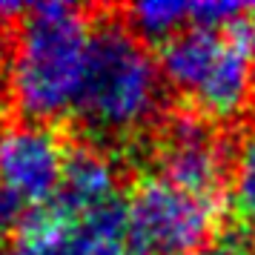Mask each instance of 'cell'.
<instances>
[{"label": "cell", "instance_id": "1", "mask_svg": "<svg viewBox=\"0 0 255 255\" xmlns=\"http://www.w3.org/2000/svg\"><path fill=\"white\" fill-rule=\"evenodd\" d=\"M92 26L86 14L60 0L29 6L14 49L12 92L29 124H43L78 109L86 81Z\"/></svg>", "mask_w": 255, "mask_h": 255}, {"label": "cell", "instance_id": "2", "mask_svg": "<svg viewBox=\"0 0 255 255\" xmlns=\"http://www.w3.org/2000/svg\"><path fill=\"white\" fill-rule=\"evenodd\" d=\"M161 81L158 58L143 40L124 20L106 17L92 26L86 81L75 112L95 135L124 138L155 118Z\"/></svg>", "mask_w": 255, "mask_h": 255}, {"label": "cell", "instance_id": "3", "mask_svg": "<svg viewBox=\"0 0 255 255\" xmlns=\"http://www.w3.org/2000/svg\"><path fill=\"white\" fill-rule=\"evenodd\" d=\"M127 212L129 241L143 255H201L218 230L224 204L149 175L132 189Z\"/></svg>", "mask_w": 255, "mask_h": 255}, {"label": "cell", "instance_id": "4", "mask_svg": "<svg viewBox=\"0 0 255 255\" xmlns=\"http://www.w3.org/2000/svg\"><path fill=\"white\" fill-rule=\"evenodd\" d=\"M66 149L43 124H20L0 132V184L26 201V207H46L63 175Z\"/></svg>", "mask_w": 255, "mask_h": 255}, {"label": "cell", "instance_id": "5", "mask_svg": "<svg viewBox=\"0 0 255 255\" xmlns=\"http://www.w3.org/2000/svg\"><path fill=\"white\" fill-rule=\"evenodd\" d=\"M224 149L201 118L175 115L161 152V178L181 186L192 195L224 198Z\"/></svg>", "mask_w": 255, "mask_h": 255}, {"label": "cell", "instance_id": "6", "mask_svg": "<svg viewBox=\"0 0 255 255\" xmlns=\"http://www.w3.org/2000/svg\"><path fill=\"white\" fill-rule=\"evenodd\" d=\"M255 78V49L247 17L238 20L224 32V46H221L218 60L212 63L207 81L201 83L192 98L198 106L215 118H230L241 112L244 104L250 101Z\"/></svg>", "mask_w": 255, "mask_h": 255}, {"label": "cell", "instance_id": "7", "mask_svg": "<svg viewBox=\"0 0 255 255\" xmlns=\"http://www.w3.org/2000/svg\"><path fill=\"white\" fill-rule=\"evenodd\" d=\"M118 198V169L104 152L92 146H72L66 149L60 186L52 204L66 215L78 218L83 212L104 207Z\"/></svg>", "mask_w": 255, "mask_h": 255}, {"label": "cell", "instance_id": "8", "mask_svg": "<svg viewBox=\"0 0 255 255\" xmlns=\"http://www.w3.org/2000/svg\"><path fill=\"white\" fill-rule=\"evenodd\" d=\"M227 32V29H224ZM224 32L186 26L184 32L163 40L158 49V66L166 83H172L181 92L195 95L201 83L207 81L212 63L218 60L224 46Z\"/></svg>", "mask_w": 255, "mask_h": 255}, {"label": "cell", "instance_id": "9", "mask_svg": "<svg viewBox=\"0 0 255 255\" xmlns=\"http://www.w3.org/2000/svg\"><path fill=\"white\" fill-rule=\"evenodd\" d=\"M129 212L127 201H109L72 221L69 255H127Z\"/></svg>", "mask_w": 255, "mask_h": 255}, {"label": "cell", "instance_id": "10", "mask_svg": "<svg viewBox=\"0 0 255 255\" xmlns=\"http://www.w3.org/2000/svg\"><path fill=\"white\" fill-rule=\"evenodd\" d=\"M72 215L52 201L26 215L23 227L14 232V244L6 255H69Z\"/></svg>", "mask_w": 255, "mask_h": 255}, {"label": "cell", "instance_id": "11", "mask_svg": "<svg viewBox=\"0 0 255 255\" xmlns=\"http://www.w3.org/2000/svg\"><path fill=\"white\" fill-rule=\"evenodd\" d=\"M124 23L140 37V40H169L172 35L184 32L189 23V3L181 0H143L124 9Z\"/></svg>", "mask_w": 255, "mask_h": 255}, {"label": "cell", "instance_id": "12", "mask_svg": "<svg viewBox=\"0 0 255 255\" xmlns=\"http://www.w3.org/2000/svg\"><path fill=\"white\" fill-rule=\"evenodd\" d=\"M232 201L241 218L255 221V135L247 138L238 152L235 172H232Z\"/></svg>", "mask_w": 255, "mask_h": 255}, {"label": "cell", "instance_id": "13", "mask_svg": "<svg viewBox=\"0 0 255 255\" xmlns=\"http://www.w3.org/2000/svg\"><path fill=\"white\" fill-rule=\"evenodd\" d=\"M253 6L247 3H232V0H198L189 3V23L201 26V29H212V32H224L244 20Z\"/></svg>", "mask_w": 255, "mask_h": 255}, {"label": "cell", "instance_id": "14", "mask_svg": "<svg viewBox=\"0 0 255 255\" xmlns=\"http://www.w3.org/2000/svg\"><path fill=\"white\" fill-rule=\"evenodd\" d=\"M29 212H32V207H26V201H20L12 189L0 184V238L20 230Z\"/></svg>", "mask_w": 255, "mask_h": 255}, {"label": "cell", "instance_id": "15", "mask_svg": "<svg viewBox=\"0 0 255 255\" xmlns=\"http://www.w3.org/2000/svg\"><path fill=\"white\" fill-rule=\"evenodd\" d=\"M207 255H253V253H247V250L238 247V244H221V247H215V250H209Z\"/></svg>", "mask_w": 255, "mask_h": 255}, {"label": "cell", "instance_id": "16", "mask_svg": "<svg viewBox=\"0 0 255 255\" xmlns=\"http://www.w3.org/2000/svg\"><path fill=\"white\" fill-rule=\"evenodd\" d=\"M247 26H250V35H253V49H255V6L250 9V17H247Z\"/></svg>", "mask_w": 255, "mask_h": 255}, {"label": "cell", "instance_id": "17", "mask_svg": "<svg viewBox=\"0 0 255 255\" xmlns=\"http://www.w3.org/2000/svg\"><path fill=\"white\" fill-rule=\"evenodd\" d=\"M129 255H143V253H129Z\"/></svg>", "mask_w": 255, "mask_h": 255}, {"label": "cell", "instance_id": "18", "mask_svg": "<svg viewBox=\"0 0 255 255\" xmlns=\"http://www.w3.org/2000/svg\"><path fill=\"white\" fill-rule=\"evenodd\" d=\"M0 255H6V253H0Z\"/></svg>", "mask_w": 255, "mask_h": 255}]
</instances>
